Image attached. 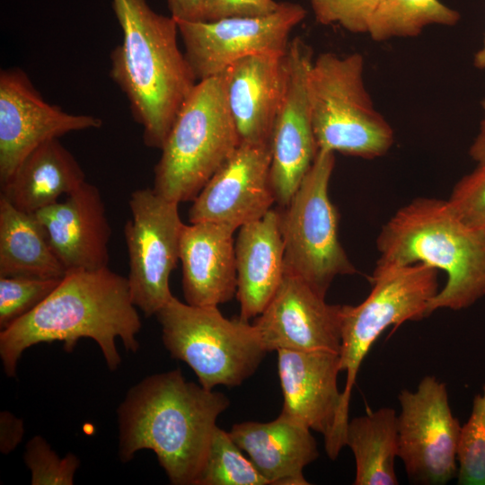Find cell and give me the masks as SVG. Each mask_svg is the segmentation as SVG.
Instances as JSON below:
<instances>
[{"label":"cell","instance_id":"6da1fadb","mask_svg":"<svg viewBox=\"0 0 485 485\" xmlns=\"http://www.w3.org/2000/svg\"><path fill=\"white\" fill-rule=\"evenodd\" d=\"M141 320L132 302L128 278L108 267L67 271L53 292L32 311L0 331V357L5 375H16L22 353L39 343L63 341L70 353L83 338L100 347L110 370L121 357L116 348L137 352Z\"/></svg>","mask_w":485,"mask_h":485},{"label":"cell","instance_id":"7a4b0ae2","mask_svg":"<svg viewBox=\"0 0 485 485\" xmlns=\"http://www.w3.org/2000/svg\"><path fill=\"white\" fill-rule=\"evenodd\" d=\"M229 405L225 393L187 381L180 369L148 375L118 408L119 460L149 449L172 484L195 485L217 418Z\"/></svg>","mask_w":485,"mask_h":485},{"label":"cell","instance_id":"3957f363","mask_svg":"<svg viewBox=\"0 0 485 485\" xmlns=\"http://www.w3.org/2000/svg\"><path fill=\"white\" fill-rule=\"evenodd\" d=\"M122 41L110 53V75L125 93L146 146L161 149L198 83L179 47L172 16L146 0H111Z\"/></svg>","mask_w":485,"mask_h":485},{"label":"cell","instance_id":"277c9868","mask_svg":"<svg viewBox=\"0 0 485 485\" xmlns=\"http://www.w3.org/2000/svg\"><path fill=\"white\" fill-rule=\"evenodd\" d=\"M377 266L423 263L446 274L428 304L458 311L485 295V236L469 226L447 199L418 198L399 208L377 240Z\"/></svg>","mask_w":485,"mask_h":485},{"label":"cell","instance_id":"5b68a950","mask_svg":"<svg viewBox=\"0 0 485 485\" xmlns=\"http://www.w3.org/2000/svg\"><path fill=\"white\" fill-rule=\"evenodd\" d=\"M239 144L222 75L198 81L160 149L153 190L179 204L193 201Z\"/></svg>","mask_w":485,"mask_h":485},{"label":"cell","instance_id":"8992f818","mask_svg":"<svg viewBox=\"0 0 485 485\" xmlns=\"http://www.w3.org/2000/svg\"><path fill=\"white\" fill-rule=\"evenodd\" d=\"M359 53L318 55L307 75V93L319 149L364 159L384 155L394 132L375 108L364 83Z\"/></svg>","mask_w":485,"mask_h":485},{"label":"cell","instance_id":"52a82bcc","mask_svg":"<svg viewBox=\"0 0 485 485\" xmlns=\"http://www.w3.org/2000/svg\"><path fill=\"white\" fill-rule=\"evenodd\" d=\"M155 316L171 357L185 362L207 390L241 385L268 353L253 323L228 319L218 306H195L173 295Z\"/></svg>","mask_w":485,"mask_h":485},{"label":"cell","instance_id":"ba28073f","mask_svg":"<svg viewBox=\"0 0 485 485\" xmlns=\"http://www.w3.org/2000/svg\"><path fill=\"white\" fill-rule=\"evenodd\" d=\"M335 153L319 149L289 203L280 212L285 271L304 280L325 297L337 276L357 269L339 239V213L329 184Z\"/></svg>","mask_w":485,"mask_h":485},{"label":"cell","instance_id":"9c48e42d","mask_svg":"<svg viewBox=\"0 0 485 485\" xmlns=\"http://www.w3.org/2000/svg\"><path fill=\"white\" fill-rule=\"evenodd\" d=\"M437 271L423 263L375 266L371 291L357 305H341L340 372L346 373L341 412L348 424L349 401L360 366L379 336L391 326L428 316L438 292Z\"/></svg>","mask_w":485,"mask_h":485},{"label":"cell","instance_id":"30bf717a","mask_svg":"<svg viewBox=\"0 0 485 485\" xmlns=\"http://www.w3.org/2000/svg\"><path fill=\"white\" fill-rule=\"evenodd\" d=\"M131 218L124 225L133 304L146 317L173 296L170 277L180 260V240L184 224L179 203L157 194L153 188L133 191L128 201Z\"/></svg>","mask_w":485,"mask_h":485},{"label":"cell","instance_id":"8fae6325","mask_svg":"<svg viewBox=\"0 0 485 485\" xmlns=\"http://www.w3.org/2000/svg\"><path fill=\"white\" fill-rule=\"evenodd\" d=\"M306 16L297 3L280 2L268 14L177 22L184 55L198 82L220 75L252 55H286L289 35Z\"/></svg>","mask_w":485,"mask_h":485},{"label":"cell","instance_id":"7c38bea8","mask_svg":"<svg viewBox=\"0 0 485 485\" xmlns=\"http://www.w3.org/2000/svg\"><path fill=\"white\" fill-rule=\"evenodd\" d=\"M398 399V457L408 478L417 484L447 483L457 476L461 425L451 411L446 384L426 375L416 391L403 389Z\"/></svg>","mask_w":485,"mask_h":485},{"label":"cell","instance_id":"4fadbf2b","mask_svg":"<svg viewBox=\"0 0 485 485\" xmlns=\"http://www.w3.org/2000/svg\"><path fill=\"white\" fill-rule=\"evenodd\" d=\"M313 58V48L304 40L295 37L290 40L285 92L270 142V182L281 207L291 200L318 152L307 93V75Z\"/></svg>","mask_w":485,"mask_h":485},{"label":"cell","instance_id":"5bb4252c","mask_svg":"<svg viewBox=\"0 0 485 485\" xmlns=\"http://www.w3.org/2000/svg\"><path fill=\"white\" fill-rule=\"evenodd\" d=\"M100 118L72 114L48 103L19 67L0 72V184L42 143L74 131L99 128Z\"/></svg>","mask_w":485,"mask_h":485},{"label":"cell","instance_id":"9a60e30c","mask_svg":"<svg viewBox=\"0 0 485 485\" xmlns=\"http://www.w3.org/2000/svg\"><path fill=\"white\" fill-rule=\"evenodd\" d=\"M277 353L283 394L280 413L322 434L327 455L336 460L346 446L348 428L338 387L339 354L289 349Z\"/></svg>","mask_w":485,"mask_h":485},{"label":"cell","instance_id":"2e32d148","mask_svg":"<svg viewBox=\"0 0 485 485\" xmlns=\"http://www.w3.org/2000/svg\"><path fill=\"white\" fill-rule=\"evenodd\" d=\"M270 163V144L240 142L192 201L190 223L210 222L236 230L261 218L276 202Z\"/></svg>","mask_w":485,"mask_h":485},{"label":"cell","instance_id":"e0dca14e","mask_svg":"<svg viewBox=\"0 0 485 485\" xmlns=\"http://www.w3.org/2000/svg\"><path fill=\"white\" fill-rule=\"evenodd\" d=\"M252 323L267 352L340 353L341 305L328 304L294 274L285 271L275 295Z\"/></svg>","mask_w":485,"mask_h":485},{"label":"cell","instance_id":"ac0fdd59","mask_svg":"<svg viewBox=\"0 0 485 485\" xmlns=\"http://www.w3.org/2000/svg\"><path fill=\"white\" fill-rule=\"evenodd\" d=\"M34 215L66 272L108 267L111 228L95 185L85 181Z\"/></svg>","mask_w":485,"mask_h":485},{"label":"cell","instance_id":"d6986e66","mask_svg":"<svg viewBox=\"0 0 485 485\" xmlns=\"http://www.w3.org/2000/svg\"><path fill=\"white\" fill-rule=\"evenodd\" d=\"M221 75L240 142L270 144L285 92L286 55L249 56L230 65Z\"/></svg>","mask_w":485,"mask_h":485},{"label":"cell","instance_id":"ffe728a7","mask_svg":"<svg viewBox=\"0 0 485 485\" xmlns=\"http://www.w3.org/2000/svg\"><path fill=\"white\" fill-rule=\"evenodd\" d=\"M234 231L210 222L184 224L179 257L187 304L218 306L236 295Z\"/></svg>","mask_w":485,"mask_h":485},{"label":"cell","instance_id":"44dd1931","mask_svg":"<svg viewBox=\"0 0 485 485\" xmlns=\"http://www.w3.org/2000/svg\"><path fill=\"white\" fill-rule=\"evenodd\" d=\"M312 430L283 414L234 424L229 434L269 485H307L304 468L319 456Z\"/></svg>","mask_w":485,"mask_h":485},{"label":"cell","instance_id":"7402d4cb","mask_svg":"<svg viewBox=\"0 0 485 485\" xmlns=\"http://www.w3.org/2000/svg\"><path fill=\"white\" fill-rule=\"evenodd\" d=\"M235 261L239 317L249 322L263 312L285 274L280 212L271 208L239 228Z\"/></svg>","mask_w":485,"mask_h":485},{"label":"cell","instance_id":"603a6c76","mask_svg":"<svg viewBox=\"0 0 485 485\" xmlns=\"http://www.w3.org/2000/svg\"><path fill=\"white\" fill-rule=\"evenodd\" d=\"M85 174L58 138L32 150L19 164L1 192L16 208L34 214L58 201L85 182Z\"/></svg>","mask_w":485,"mask_h":485},{"label":"cell","instance_id":"cb8c5ba5","mask_svg":"<svg viewBox=\"0 0 485 485\" xmlns=\"http://www.w3.org/2000/svg\"><path fill=\"white\" fill-rule=\"evenodd\" d=\"M66 274L35 215L0 194V277L63 278Z\"/></svg>","mask_w":485,"mask_h":485},{"label":"cell","instance_id":"d4e9b609","mask_svg":"<svg viewBox=\"0 0 485 485\" xmlns=\"http://www.w3.org/2000/svg\"><path fill=\"white\" fill-rule=\"evenodd\" d=\"M346 445L356 463L354 485H397L398 415L388 407L348 421Z\"/></svg>","mask_w":485,"mask_h":485},{"label":"cell","instance_id":"484cf974","mask_svg":"<svg viewBox=\"0 0 485 485\" xmlns=\"http://www.w3.org/2000/svg\"><path fill=\"white\" fill-rule=\"evenodd\" d=\"M460 13L440 0H378L367 34L375 41L416 37L429 25L454 26Z\"/></svg>","mask_w":485,"mask_h":485},{"label":"cell","instance_id":"4316f807","mask_svg":"<svg viewBox=\"0 0 485 485\" xmlns=\"http://www.w3.org/2000/svg\"><path fill=\"white\" fill-rule=\"evenodd\" d=\"M229 432L216 427L195 485H269Z\"/></svg>","mask_w":485,"mask_h":485},{"label":"cell","instance_id":"83f0119b","mask_svg":"<svg viewBox=\"0 0 485 485\" xmlns=\"http://www.w3.org/2000/svg\"><path fill=\"white\" fill-rule=\"evenodd\" d=\"M457 477L461 485H485V385L477 394L467 422L461 426Z\"/></svg>","mask_w":485,"mask_h":485},{"label":"cell","instance_id":"f1b7e54d","mask_svg":"<svg viewBox=\"0 0 485 485\" xmlns=\"http://www.w3.org/2000/svg\"><path fill=\"white\" fill-rule=\"evenodd\" d=\"M62 278L0 277V329L22 318L58 286Z\"/></svg>","mask_w":485,"mask_h":485},{"label":"cell","instance_id":"f546056e","mask_svg":"<svg viewBox=\"0 0 485 485\" xmlns=\"http://www.w3.org/2000/svg\"><path fill=\"white\" fill-rule=\"evenodd\" d=\"M23 459L31 471L32 485H72L80 465L78 457L72 453L60 458L41 436L27 442Z\"/></svg>","mask_w":485,"mask_h":485},{"label":"cell","instance_id":"4dcf8cb0","mask_svg":"<svg viewBox=\"0 0 485 485\" xmlns=\"http://www.w3.org/2000/svg\"><path fill=\"white\" fill-rule=\"evenodd\" d=\"M317 22L339 25L351 33H367L378 0H309Z\"/></svg>","mask_w":485,"mask_h":485},{"label":"cell","instance_id":"1f68e13d","mask_svg":"<svg viewBox=\"0 0 485 485\" xmlns=\"http://www.w3.org/2000/svg\"><path fill=\"white\" fill-rule=\"evenodd\" d=\"M447 200L469 226L485 236V171L475 167L461 178Z\"/></svg>","mask_w":485,"mask_h":485},{"label":"cell","instance_id":"d6a6232c","mask_svg":"<svg viewBox=\"0 0 485 485\" xmlns=\"http://www.w3.org/2000/svg\"><path fill=\"white\" fill-rule=\"evenodd\" d=\"M280 2L275 0H204L203 21L231 16H257L276 11Z\"/></svg>","mask_w":485,"mask_h":485},{"label":"cell","instance_id":"836d02e7","mask_svg":"<svg viewBox=\"0 0 485 485\" xmlns=\"http://www.w3.org/2000/svg\"><path fill=\"white\" fill-rule=\"evenodd\" d=\"M24 434L22 420L8 410L0 413V451L4 454L13 452L22 442Z\"/></svg>","mask_w":485,"mask_h":485},{"label":"cell","instance_id":"e575fe53","mask_svg":"<svg viewBox=\"0 0 485 485\" xmlns=\"http://www.w3.org/2000/svg\"><path fill=\"white\" fill-rule=\"evenodd\" d=\"M172 16L177 22L203 21L204 0H166Z\"/></svg>","mask_w":485,"mask_h":485},{"label":"cell","instance_id":"d590c367","mask_svg":"<svg viewBox=\"0 0 485 485\" xmlns=\"http://www.w3.org/2000/svg\"><path fill=\"white\" fill-rule=\"evenodd\" d=\"M481 108L483 110V117L480 124L479 132L469 149V154L476 163V167L485 171V99L481 101Z\"/></svg>","mask_w":485,"mask_h":485},{"label":"cell","instance_id":"8d00e7d4","mask_svg":"<svg viewBox=\"0 0 485 485\" xmlns=\"http://www.w3.org/2000/svg\"><path fill=\"white\" fill-rule=\"evenodd\" d=\"M473 65L478 69L485 70V37L482 48L474 55Z\"/></svg>","mask_w":485,"mask_h":485}]
</instances>
